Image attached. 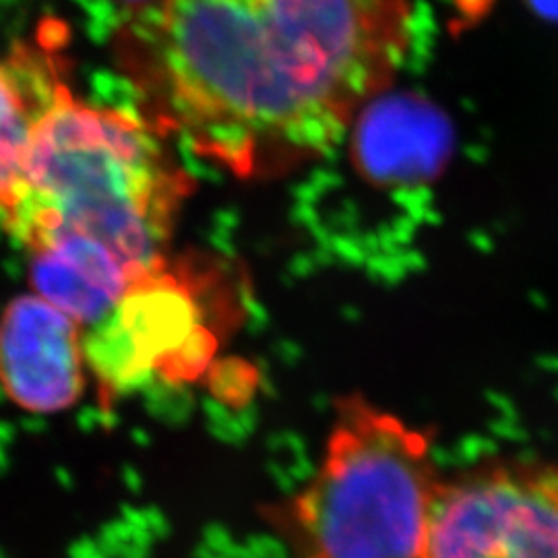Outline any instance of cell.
<instances>
[{"label":"cell","instance_id":"6da1fadb","mask_svg":"<svg viewBox=\"0 0 558 558\" xmlns=\"http://www.w3.org/2000/svg\"><path fill=\"white\" fill-rule=\"evenodd\" d=\"M410 0H151L119 36L149 120L244 180L343 140L408 54Z\"/></svg>","mask_w":558,"mask_h":558},{"label":"cell","instance_id":"7a4b0ae2","mask_svg":"<svg viewBox=\"0 0 558 558\" xmlns=\"http://www.w3.org/2000/svg\"><path fill=\"white\" fill-rule=\"evenodd\" d=\"M191 191L193 179L149 120L81 100L64 83L0 220L25 248L87 236L143 276L166 260Z\"/></svg>","mask_w":558,"mask_h":558},{"label":"cell","instance_id":"3957f363","mask_svg":"<svg viewBox=\"0 0 558 558\" xmlns=\"http://www.w3.org/2000/svg\"><path fill=\"white\" fill-rule=\"evenodd\" d=\"M440 476L430 437L368 399H339L319 468L281 502L294 558H426Z\"/></svg>","mask_w":558,"mask_h":558},{"label":"cell","instance_id":"277c9868","mask_svg":"<svg viewBox=\"0 0 558 558\" xmlns=\"http://www.w3.org/2000/svg\"><path fill=\"white\" fill-rule=\"evenodd\" d=\"M426 558H558V465L480 463L440 480Z\"/></svg>","mask_w":558,"mask_h":558},{"label":"cell","instance_id":"5b68a950","mask_svg":"<svg viewBox=\"0 0 558 558\" xmlns=\"http://www.w3.org/2000/svg\"><path fill=\"white\" fill-rule=\"evenodd\" d=\"M83 348L108 398L140 387L151 375L193 379L216 341L205 327L199 299L166 259L133 281L112 315L85 336Z\"/></svg>","mask_w":558,"mask_h":558},{"label":"cell","instance_id":"8992f818","mask_svg":"<svg viewBox=\"0 0 558 558\" xmlns=\"http://www.w3.org/2000/svg\"><path fill=\"white\" fill-rule=\"evenodd\" d=\"M80 323L38 294L13 300L0 317V387L17 408L57 414L81 398L85 348Z\"/></svg>","mask_w":558,"mask_h":558},{"label":"cell","instance_id":"52a82bcc","mask_svg":"<svg viewBox=\"0 0 558 558\" xmlns=\"http://www.w3.org/2000/svg\"><path fill=\"white\" fill-rule=\"evenodd\" d=\"M352 161L360 177L383 189L416 186L439 177L453 133L430 101L389 89L366 104L350 126Z\"/></svg>","mask_w":558,"mask_h":558},{"label":"cell","instance_id":"ba28073f","mask_svg":"<svg viewBox=\"0 0 558 558\" xmlns=\"http://www.w3.org/2000/svg\"><path fill=\"white\" fill-rule=\"evenodd\" d=\"M27 251L36 294L81 327H96L112 315L141 278L117 253L87 236L64 234Z\"/></svg>","mask_w":558,"mask_h":558},{"label":"cell","instance_id":"9c48e42d","mask_svg":"<svg viewBox=\"0 0 558 558\" xmlns=\"http://www.w3.org/2000/svg\"><path fill=\"white\" fill-rule=\"evenodd\" d=\"M66 83L52 48L20 46L0 57V211L20 184L44 112Z\"/></svg>","mask_w":558,"mask_h":558},{"label":"cell","instance_id":"30bf717a","mask_svg":"<svg viewBox=\"0 0 558 558\" xmlns=\"http://www.w3.org/2000/svg\"><path fill=\"white\" fill-rule=\"evenodd\" d=\"M532 2L538 7L542 13L558 17V0H532Z\"/></svg>","mask_w":558,"mask_h":558},{"label":"cell","instance_id":"8fae6325","mask_svg":"<svg viewBox=\"0 0 558 558\" xmlns=\"http://www.w3.org/2000/svg\"><path fill=\"white\" fill-rule=\"evenodd\" d=\"M126 2H133V4H135V7H137V9H141V7H145V4H149V2H151V0H126ZM137 9H135V11H137Z\"/></svg>","mask_w":558,"mask_h":558}]
</instances>
